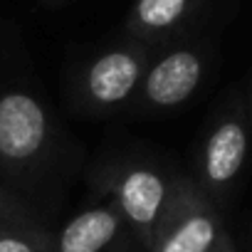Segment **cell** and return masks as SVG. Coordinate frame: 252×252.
I'll return each instance as SVG.
<instances>
[{
	"instance_id": "cell-1",
	"label": "cell",
	"mask_w": 252,
	"mask_h": 252,
	"mask_svg": "<svg viewBox=\"0 0 252 252\" xmlns=\"http://www.w3.org/2000/svg\"><path fill=\"white\" fill-rule=\"evenodd\" d=\"M252 151V129L240 99L225 104L203 134L195 186L220 208L235 190Z\"/></svg>"
},
{
	"instance_id": "cell-2",
	"label": "cell",
	"mask_w": 252,
	"mask_h": 252,
	"mask_svg": "<svg viewBox=\"0 0 252 252\" xmlns=\"http://www.w3.org/2000/svg\"><path fill=\"white\" fill-rule=\"evenodd\" d=\"M181 178L183 176H171L154 163H129L111 176V205L146 252L173 210Z\"/></svg>"
},
{
	"instance_id": "cell-3",
	"label": "cell",
	"mask_w": 252,
	"mask_h": 252,
	"mask_svg": "<svg viewBox=\"0 0 252 252\" xmlns=\"http://www.w3.org/2000/svg\"><path fill=\"white\" fill-rule=\"evenodd\" d=\"M151 47L126 40L96 52L79 74V104L92 114H111L136 99Z\"/></svg>"
},
{
	"instance_id": "cell-4",
	"label": "cell",
	"mask_w": 252,
	"mask_h": 252,
	"mask_svg": "<svg viewBox=\"0 0 252 252\" xmlns=\"http://www.w3.org/2000/svg\"><path fill=\"white\" fill-rule=\"evenodd\" d=\"M208 52L200 45H173L151 57L136 101L154 114H166L195 96L208 74Z\"/></svg>"
},
{
	"instance_id": "cell-5",
	"label": "cell",
	"mask_w": 252,
	"mask_h": 252,
	"mask_svg": "<svg viewBox=\"0 0 252 252\" xmlns=\"http://www.w3.org/2000/svg\"><path fill=\"white\" fill-rule=\"evenodd\" d=\"M227 235L220 208L195 186L193 178H181V190L161 232L149 252H213Z\"/></svg>"
},
{
	"instance_id": "cell-6",
	"label": "cell",
	"mask_w": 252,
	"mask_h": 252,
	"mask_svg": "<svg viewBox=\"0 0 252 252\" xmlns=\"http://www.w3.org/2000/svg\"><path fill=\"white\" fill-rule=\"evenodd\" d=\"M50 144V116L42 101L23 89H0V161L10 168L35 163Z\"/></svg>"
},
{
	"instance_id": "cell-7",
	"label": "cell",
	"mask_w": 252,
	"mask_h": 252,
	"mask_svg": "<svg viewBox=\"0 0 252 252\" xmlns=\"http://www.w3.org/2000/svg\"><path fill=\"white\" fill-rule=\"evenodd\" d=\"M124 222L111 203L77 213L55 235V252H106L124 232Z\"/></svg>"
},
{
	"instance_id": "cell-8",
	"label": "cell",
	"mask_w": 252,
	"mask_h": 252,
	"mask_svg": "<svg viewBox=\"0 0 252 252\" xmlns=\"http://www.w3.org/2000/svg\"><path fill=\"white\" fill-rule=\"evenodd\" d=\"M203 0H136L126 18V32L144 45L171 37L181 30Z\"/></svg>"
},
{
	"instance_id": "cell-9",
	"label": "cell",
	"mask_w": 252,
	"mask_h": 252,
	"mask_svg": "<svg viewBox=\"0 0 252 252\" xmlns=\"http://www.w3.org/2000/svg\"><path fill=\"white\" fill-rule=\"evenodd\" d=\"M0 252H55V235L30 222L0 227Z\"/></svg>"
},
{
	"instance_id": "cell-10",
	"label": "cell",
	"mask_w": 252,
	"mask_h": 252,
	"mask_svg": "<svg viewBox=\"0 0 252 252\" xmlns=\"http://www.w3.org/2000/svg\"><path fill=\"white\" fill-rule=\"evenodd\" d=\"M15 222H30V218L20 208V203H15L5 190H0V227L3 225H15Z\"/></svg>"
},
{
	"instance_id": "cell-11",
	"label": "cell",
	"mask_w": 252,
	"mask_h": 252,
	"mask_svg": "<svg viewBox=\"0 0 252 252\" xmlns=\"http://www.w3.org/2000/svg\"><path fill=\"white\" fill-rule=\"evenodd\" d=\"M213 252H237V250H235V242H232V237H230V235H225V237L218 242V247H215Z\"/></svg>"
},
{
	"instance_id": "cell-12",
	"label": "cell",
	"mask_w": 252,
	"mask_h": 252,
	"mask_svg": "<svg viewBox=\"0 0 252 252\" xmlns=\"http://www.w3.org/2000/svg\"><path fill=\"white\" fill-rule=\"evenodd\" d=\"M242 106H245V114H247V121H250V129H252V87H250L247 99L242 101Z\"/></svg>"
},
{
	"instance_id": "cell-13",
	"label": "cell",
	"mask_w": 252,
	"mask_h": 252,
	"mask_svg": "<svg viewBox=\"0 0 252 252\" xmlns=\"http://www.w3.org/2000/svg\"><path fill=\"white\" fill-rule=\"evenodd\" d=\"M47 3H60V0H47Z\"/></svg>"
}]
</instances>
